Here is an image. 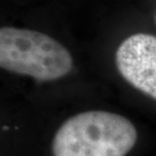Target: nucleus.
<instances>
[{
    "instance_id": "obj_1",
    "label": "nucleus",
    "mask_w": 156,
    "mask_h": 156,
    "mask_svg": "<svg viewBox=\"0 0 156 156\" xmlns=\"http://www.w3.org/2000/svg\"><path fill=\"white\" fill-rule=\"evenodd\" d=\"M138 139L131 120L109 111H86L68 118L52 140L53 156H126Z\"/></svg>"
},
{
    "instance_id": "obj_2",
    "label": "nucleus",
    "mask_w": 156,
    "mask_h": 156,
    "mask_svg": "<svg viewBox=\"0 0 156 156\" xmlns=\"http://www.w3.org/2000/svg\"><path fill=\"white\" fill-rule=\"evenodd\" d=\"M0 67L37 81H56L72 71L73 58L58 41L30 29H0Z\"/></svg>"
},
{
    "instance_id": "obj_3",
    "label": "nucleus",
    "mask_w": 156,
    "mask_h": 156,
    "mask_svg": "<svg viewBox=\"0 0 156 156\" xmlns=\"http://www.w3.org/2000/svg\"><path fill=\"white\" fill-rule=\"evenodd\" d=\"M118 72L128 83L156 100V37L138 33L125 38L116 51Z\"/></svg>"
},
{
    "instance_id": "obj_4",
    "label": "nucleus",
    "mask_w": 156,
    "mask_h": 156,
    "mask_svg": "<svg viewBox=\"0 0 156 156\" xmlns=\"http://www.w3.org/2000/svg\"><path fill=\"white\" fill-rule=\"evenodd\" d=\"M155 22H156V14H155Z\"/></svg>"
}]
</instances>
